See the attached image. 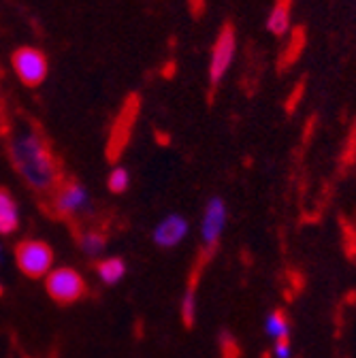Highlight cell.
Wrapping results in <instances>:
<instances>
[{
	"label": "cell",
	"mask_w": 356,
	"mask_h": 358,
	"mask_svg": "<svg viewBox=\"0 0 356 358\" xmlns=\"http://www.w3.org/2000/svg\"><path fill=\"white\" fill-rule=\"evenodd\" d=\"M7 156L22 182L38 192H56L60 182V164L43 137V132L32 124H20L11 130L7 139Z\"/></svg>",
	"instance_id": "6da1fadb"
},
{
	"label": "cell",
	"mask_w": 356,
	"mask_h": 358,
	"mask_svg": "<svg viewBox=\"0 0 356 358\" xmlns=\"http://www.w3.org/2000/svg\"><path fill=\"white\" fill-rule=\"evenodd\" d=\"M15 262L26 278L45 280L54 268V250L41 239H26L15 250Z\"/></svg>",
	"instance_id": "7a4b0ae2"
},
{
	"label": "cell",
	"mask_w": 356,
	"mask_h": 358,
	"mask_svg": "<svg viewBox=\"0 0 356 358\" xmlns=\"http://www.w3.org/2000/svg\"><path fill=\"white\" fill-rule=\"evenodd\" d=\"M237 34L231 26H225L213 45H211V54H209V66H207V77L211 85H220L225 81V77L229 75V71L233 69V62L237 58Z\"/></svg>",
	"instance_id": "3957f363"
},
{
	"label": "cell",
	"mask_w": 356,
	"mask_h": 358,
	"mask_svg": "<svg viewBox=\"0 0 356 358\" xmlns=\"http://www.w3.org/2000/svg\"><path fill=\"white\" fill-rule=\"evenodd\" d=\"M11 69L24 85L36 87L50 75V60L43 54V50L24 45L11 54Z\"/></svg>",
	"instance_id": "277c9868"
},
{
	"label": "cell",
	"mask_w": 356,
	"mask_h": 358,
	"mask_svg": "<svg viewBox=\"0 0 356 358\" xmlns=\"http://www.w3.org/2000/svg\"><path fill=\"white\" fill-rule=\"evenodd\" d=\"M54 209L56 213H60L62 217H85L94 211V201L92 194L83 184L75 182H62L56 192H54Z\"/></svg>",
	"instance_id": "5b68a950"
},
{
	"label": "cell",
	"mask_w": 356,
	"mask_h": 358,
	"mask_svg": "<svg viewBox=\"0 0 356 358\" xmlns=\"http://www.w3.org/2000/svg\"><path fill=\"white\" fill-rule=\"evenodd\" d=\"M48 294L62 305H71L85 294V280L73 266H54L45 278Z\"/></svg>",
	"instance_id": "8992f818"
},
{
	"label": "cell",
	"mask_w": 356,
	"mask_h": 358,
	"mask_svg": "<svg viewBox=\"0 0 356 358\" xmlns=\"http://www.w3.org/2000/svg\"><path fill=\"white\" fill-rule=\"evenodd\" d=\"M227 222H229V209L225 199L211 196L201 215V241L205 250H213L220 243L227 229Z\"/></svg>",
	"instance_id": "52a82bcc"
},
{
	"label": "cell",
	"mask_w": 356,
	"mask_h": 358,
	"mask_svg": "<svg viewBox=\"0 0 356 358\" xmlns=\"http://www.w3.org/2000/svg\"><path fill=\"white\" fill-rule=\"evenodd\" d=\"M188 233H190L188 217H184L182 213H169L154 227L152 239L158 248L171 250L180 245L188 237Z\"/></svg>",
	"instance_id": "ba28073f"
},
{
	"label": "cell",
	"mask_w": 356,
	"mask_h": 358,
	"mask_svg": "<svg viewBox=\"0 0 356 358\" xmlns=\"http://www.w3.org/2000/svg\"><path fill=\"white\" fill-rule=\"evenodd\" d=\"M22 213L20 205L13 194L5 188H0V237H9L20 229Z\"/></svg>",
	"instance_id": "9c48e42d"
},
{
	"label": "cell",
	"mask_w": 356,
	"mask_h": 358,
	"mask_svg": "<svg viewBox=\"0 0 356 358\" xmlns=\"http://www.w3.org/2000/svg\"><path fill=\"white\" fill-rule=\"evenodd\" d=\"M292 28V17H290V3L286 0H278L273 9L266 15V30L273 36H286Z\"/></svg>",
	"instance_id": "30bf717a"
},
{
	"label": "cell",
	"mask_w": 356,
	"mask_h": 358,
	"mask_svg": "<svg viewBox=\"0 0 356 358\" xmlns=\"http://www.w3.org/2000/svg\"><path fill=\"white\" fill-rule=\"evenodd\" d=\"M97 275L105 286H115L126 278V262L118 256L103 258L97 264Z\"/></svg>",
	"instance_id": "8fae6325"
},
{
	"label": "cell",
	"mask_w": 356,
	"mask_h": 358,
	"mask_svg": "<svg viewBox=\"0 0 356 358\" xmlns=\"http://www.w3.org/2000/svg\"><path fill=\"white\" fill-rule=\"evenodd\" d=\"M79 250L87 258H101L107 250V237L101 231H85L79 235Z\"/></svg>",
	"instance_id": "7c38bea8"
},
{
	"label": "cell",
	"mask_w": 356,
	"mask_h": 358,
	"mask_svg": "<svg viewBox=\"0 0 356 358\" xmlns=\"http://www.w3.org/2000/svg\"><path fill=\"white\" fill-rule=\"evenodd\" d=\"M264 333L276 341H288L290 337V324L282 311H271L264 320Z\"/></svg>",
	"instance_id": "4fadbf2b"
},
{
	"label": "cell",
	"mask_w": 356,
	"mask_h": 358,
	"mask_svg": "<svg viewBox=\"0 0 356 358\" xmlns=\"http://www.w3.org/2000/svg\"><path fill=\"white\" fill-rule=\"evenodd\" d=\"M107 188L113 194H124L130 188V173L126 166H113L107 177Z\"/></svg>",
	"instance_id": "5bb4252c"
},
{
	"label": "cell",
	"mask_w": 356,
	"mask_h": 358,
	"mask_svg": "<svg viewBox=\"0 0 356 358\" xmlns=\"http://www.w3.org/2000/svg\"><path fill=\"white\" fill-rule=\"evenodd\" d=\"M182 320L186 327H192L197 322V292L194 288H186L182 296Z\"/></svg>",
	"instance_id": "9a60e30c"
},
{
	"label": "cell",
	"mask_w": 356,
	"mask_h": 358,
	"mask_svg": "<svg viewBox=\"0 0 356 358\" xmlns=\"http://www.w3.org/2000/svg\"><path fill=\"white\" fill-rule=\"evenodd\" d=\"M273 356H276V358H292L290 341H276V345H273Z\"/></svg>",
	"instance_id": "2e32d148"
},
{
	"label": "cell",
	"mask_w": 356,
	"mask_h": 358,
	"mask_svg": "<svg viewBox=\"0 0 356 358\" xmlns=\"http://www.w3.org/2000/svg\"><path fill=\"white\" fill-rule=\"evenodd\" d=\"M5 258V243H3V237H0V262Z\"/></svg>",
	"instance_id": "e0dca14e"
},
{
	"label": "cell",
	"mask_w": 356,
	"mask_h": 358,
	"mask_svg": "<svg viewBox=\"0 0 356 358\" xmlns=\"http://www.w3.org/2000/svg\"><path fill=\"white\" fill-rule=\"evenodd\" d=\"M0 122H3V103H0Z\"/></svg>",
	"instance_id": "ac0fdd59"
}]
</instances>
